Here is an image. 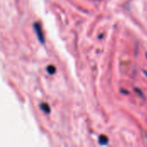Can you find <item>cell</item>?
I'll return each mask as SVG.
<instances>
[{"instance_id":"obj_1","label":"cell","mask_w":147,"mask_h":147,"mask_svg":"<svg viewBox=\"0 0 147 147\" xmlns=\"http://www.w3.org/2000/svg\"><path fill=\"white\" fill-rule=\"evenodd\" d=\"M35 29H36V32H37V34H38V37H39V39H40V41H44V40H43V35H40V32H41V30H40V27L38 25V24H36L35 25ZM41 34H42V32H41Z\"/></svg>"},{"instance_id":"obj_2","label":"cell","mask_w":147,"mask_h":147,"mask_svg":"<svg viewBox=\"0 0 147 147\" xmlns=\"http://www.w3.org/2000/svg\"><path fill=\"white\" fill-rule=\"evenodd\" d=\"M99 142L102 145H106L109 142V139L106 136H104V135H101L100 138H99Z\"/></svg>"},{"instance_id":"obj_3","label":"cell","mask_w":147,"mask_h":147,"mask_svg":"<svg viewBox=\"0 0 147 147\" xmlns=\"http://www.w3.org/2000/svg\"><path fill=\"white\" fill-rule=\"evenodd\" d=\"M146 57H147V54H146Z\"/></svg>"}]
</instances>
